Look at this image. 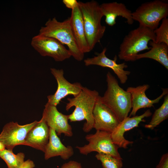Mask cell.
I'll return each mask as SVG.
<instances>
[{"instance_id": "obj_1", "label": "cell", "mask_w": 168, "mask_h": 168, "mask_svg": "<svg viewBox=\"0 0 168 168\" xmlns=\"http://www.w3.org/2000/svg\"><path fill=\"white\" fill-rule=\"evenodd\" d=\"M99 96L96 91L83 87L77 96L67 98L68 102L66 105V110L68 111L72 107H75L73 112L68 115L69 120L71 122L86 120L82 128L85 132L88 133L93 128V112Z\"/></svg>"}, {"instance_id": "obj_2", "label": "cell", "mask_w": 168, "mask_h": 168, "mask_svg": "<svg viewBox=\"0 0 168 168\" xmlns=\"http://www.w3.org/2000/svg\"><path fill=\"white\" fill-rule=\"evenodd\" d=\"M106 81L107 89L104 95L100 96V99L120 122L128 117L131 109V94L119 86L116 78L109 72L106 74Z\"/></svg>"}, {"instance_id": "obj_3", "label": "cell", "mask_w": 168, "mask_h": 168, "mask_svg": "<svg viewBox=\"0 0 168 168\" xmlns=\"http://www.w3.org/2000/svg\"><path fill=\"white\" fill-rule=\"evenodd\" d=\"M82 14L87 43L91 51L96 44L100 42L106 30V27L101 25L103 16L100 5L96 1L83 2H78Z\"/></svg>"}, {"instance_id": "obj_4", "label": "cell", "mask_w": 168, "mask_h": 168, "mask_svg": "<svg viewBox=\"0 0 168 168\" xmlns=\"http://www.w3.org/2000/svg\"><path fill=\"white\" fill-rule=\"evenodd\" d=\"M155 35L153 30L139 26L130 31L124 37L119 48V58L125 61H134L136 55L140 52L149 50L148 44L155 42Z\"/></svg>"}, {"instance_id": "obj_5", "label": "cell", "mask_w": 168, "mask_h": 168, "mask_svg": "<svg viewBox=\"0 0 168 168\" xmlns=\"http://www.w3.org/2000/svg\"><path fill=\"white\" fill-rule=\"evenodd\" d=\"M38 35L54 38L66 45L71 56L78 61H82L84 54L78 48L74 38L70 24L69 18L62 22L54 17L49 18L44 26L40 28Z\"/></svg>"}, {"instance_id": "obj_6", "label": "cell", "mask_w": 168, "mask_h": 168, "mask_svg": "<svg viewBox=\"0 0 168 168\" xmlns=\"http://www.w3.org/2000/svg\"><path fill=\"white\" fill-rule=\"evenodd\" d=\"M168 3L155 0L142 4L132 12L133 20L143 26L154 30L158 27L160 21L167 18Z\"/></svg>"}, {"instance_id": "obj_7", "label": "cell", "mask_w": 168, "mask_h": 168, "mask_svg": "<svg viewBox=\"0 0 168 168\" xmlns=\"http://www.w3.org/2000/svg\"><path fill=\"white\" fill-rule=\"evenodd\" d=\"M85 139L88 144L82 146L76 147L81 154L87 155L91 152H97L122 159L118 152L119 147L112 141L111 133L96 130L95 133L87 135Z\"/></svg>"}, {"instance_id": "obj_8", "label": "cell", "mask_w": 168, "mask_h": 168, "mask_svg": "<svg viewBox=\"0 0 168 168\" xmlns=\"http://www.w3.org/2000/svg\"><path fill=\"white\" fill-rule=\"evenodd\" d=\"M31 44L40 55L52 57L56 61H63L71 56L63 44L52 37L38 35L32 38Z\"/></svg>"}, {"instance_id": "obj_9", "label": "cell", "mask_w": 168, "mask_h": 168, "mask_svg": "<svg viewBox=\"0 0 168 168\" xmlns=\"http://www.w3.org/2000/svg\"><path fill=\"white\" fill-rule=\"evenodd\" d=\"M37 122L35 121L23 125L19 124L17 122H9L4 126L0 133V142L6 149L12 151L16 146L25 145L28 132Z\"/></svg>"}, {"instance_id": "obj_10", "label": "cell", "mask_w": 168, "mask_h": 168, "mask_svg": "<svg viewBox=\"0 0 168 168\" xmlns=\"http://www.w3.org/2000/svg\"><path fill=\"white\" fill-rule=\"evenodd\" d=\"M51 73L57 82L58 87L55 92L47 96L48 103L57 106L61 100L68 95H72L74 97L81 92L83 86L79 82L71 83L68 81L64 76L63 69L51 68Z\"/></svg>"}, {"instance_id": "obj_11", "label": "cell", "mask_w": 168, "mask_h": 168, "mask_svg": "<svg viewBox=\"0 0 168 168\" xmlns=\"http://www.w3.org/2000/svg\"><path fill=\"white\" fill-rule=\"evenodd\" d=\"M93 128L111 133L120 122L113 111L103 103L99 96L93 112Z\"/></svg>"}, {"instance_id": "obj_12", "label": "cell", "mask_w": 168, "mask_h": 168, "mask_svg": "<svg viewBox=\"0 0 168 168\" xmlns=\"http://www.w3.org/2000/svg\"><path fill=\"white\" fill-rule=\"evenodd\" d=\"M42 117L49 127L54 130L58 136L63 134L68 137L72 136V128L68 122V115L59 112L56 106L47 102L44 106Z\"/></svg>"}, {"instance_id": "obj_13", "label": "cell", "mask_w": 168, "mask_h": 168, "mask_svg": "<svg viewBox=\"0 0 168 168\" xmlns=\"http://www.w3.org/2000/svg\"><path fill=\"white\" fill-rule=\"evenodd\" d=\"M152 113L148 110L143 114L140 115L134 116L132 117H127L121 121L113 132L111 136L113 142L119 148L126 149L128 146L133 143V141L125 139L124 135L127 131L138 126L141 122H145L144 119L151 116Z\"/></svg>"}, {"instance_id": "obj_14", "label": "cell", "mask_w": 168, "mask_h": 168, "mask_svg": "<svg viewBox=\"0 0 168 168\" xmlns=\"http://www.w3.org/2000/svg\"><path fill=\"white\" fill-rule=\"evenodd\" d=\"M106 50L107 49L105 47L101 52L97 53L96 56L85 59L84 60L85 65L86 66L96 65L109 68L112 70L117 75L120 83L122 84H125L128 80V76L130 74L129 71L124 69L128 67V65L124 63L120 64L117 63L116 55L113 59L108 58L105 55Z\"/></svg>"}, {"instance_id": "obj_15", "label": "cell", "mask_w": 168, "mask_h": 168, "mask_svg": "<svg viewBox=\"0 0 168 168\" xmlns=\"http://www.w3.org/2000/svg\"><path fill=\"white\" fill-rule=\"evenodd\" d=\"M149 87L148 84H144L127 88L126 91L130 93L131 96L132 110L129 117L135 116L138 111L141 109L153 107L154 104L158 103L163 96L168 94V88H163L162 92L159 96L154 100H151L145 93Z\"/></svg>"}, {"instance_id": "obj_16", "label": "cell", "mask_w": 168, "mask_h": 168, "mask_svg": "<svg viewBox=\"0 0 168 168\" xmlns=\"http://www.w3.org/2000/svg\"><path fill=\"white\" fill-rule=\"evenodd\" d=\"M49 128L44 118L41 119L29 131L25 145L44 152L49 139Z\"/></svg>"}, {"instance_id": "obj_17", "label": "cell", "mask_w": 168, "mask_h": 168, "mask_svg": "<svg viewBox=\"0 0 168 168\" xmlns=\"http://www.w3.org/2000/svg\"><path fill=\"white\" fill-rule=\"evenodd\" d=\"M103 16H105L106 23L110 26L116 24V19L118 16L125 18L129 25H132L134 22L132 12L128 10L124 4L116 2L104 3L100 5Z\"/></svg>"}, {"instance_id": "obj_18", "label": "cell", "mask_w": 168, "mask_h": 168, "mask_svg": "<svg viewBox=\"0 0 168 168\" xmlns=\"http://www.w3.org/2000/svg\"><path fill=\"white\" fill-rule=\"evenodd\" d=\"M70 24L76 43L83 53L90 52L86 39L82 14L78 5L72 10Z\"/></svg>"}, {"instance_id": "obj_19", "label": "cell", "mask_w": 168, "mask_h": 168, "mask_svg": "<svg viewBox=\"0 0 168 168\" xmlns=\"http://www.w3.org/2000/svg\"><path fill=\"white\" fill-rule=\"evenodd\" d=\"M44 153L45 160L60 156L62 159L65 160L73 155L74 151L72 146L64 145L55 130L49 128V140Z\"/></svg>"}, {"instance_id": "obj_20", "label": "cell", "mask_w": 168, "mask_h": 168, "mask_svg": "<svg viewBox=\"0 0 168 168\" xmlns=\"http://www.w3.org/2000/svg\"><path fill=\"white\" fill-rule=\"evenodd\" d=\"M149 50L136 55V60L142 58H149L158 62L168 69V45L164 43H156L150 41Z\"/></svg>"}, {"instance_id": "obj_21", "label": "cell", "mask_w": 168, "mask_h": 168, "mask_svg": "<svg viewBox=\"0 0 168 168\" xmlns=\"http://www.w3.org/2000/svg\"><path fill=\"white\" fill-rule=\"evenodd\" d=\"M162 105L156 110L150 122L145 125V127L153 129L168 118V94L164 96Z\"/></svg>"}, {"instance_id": "obj_22", "label": "cell", "mask_w": 168, "mask_h": 168, "mask_svg": "<svg viewBox=\"0 0 168 168\" xmlns=\"http://www.w3.org/2000/svg\"><path fill=\"white\" fill-rule=\"evenodd\" d=\"M25 157L23 152L15 154L13 151L6 148L0 151V158L5 162L8 168H19L25 161Z\"/></svg>"}, {"instance_id": "obj_23", "label": "cell", "mask_w": 168, "mask_h": 168, "mask_svg": "<svg viewBox=\"0 0 168 168\" xmlns=\"http://www.w3.org/2000/svg\"><path fill=\"white\" fill-rule=\"evenodd\" d=\"M95 157L100 161L103 168H122L123 166L122 159L116 158L110 155L98 153Z\"/></svg>"}, {"instance_id": "obj_24", "label": "cell", "mask_w": 168, "mask_h": 168, "mask_svg": "<svg viewBox=\"0 0 168 168\" xmlns=\"http://www.w3.org/2000/svg\"><path fill=\"white\" fill-rule=\"evenodd\" d=\"M156 43H164L168 45V19H163L160 26L153 30Z\"/></svg>"}, {"instance_id": "obj_25", "label": "cell", "mask_w": 168, "mask_h": 168, "mask_svg": "<svg viewBox=\"0 0 168 168\" xmlns=\"http://www.w3.org/2000/svg\"><path fill=\"white\" fill-rule=\"evenodd\" d=\"M156 168H168V154L167 153L161 156Z\"/></svg>"}, {"instance_id": "obj_26", "label": "cell", "mask_w": 168, "mask_h": 168, "mask_svg": "<svg viewBox=\"0 0 168 168\" xmlns=\"http://www.w3.org/2000/svg\"><path fill=\"white\" fill-rule=\"evenodd\" d=\"M61 168H82V167L80 163L74 161H70L63 164Z\"/></svg>"}, {"instance_id": "obj_27", "label": "cell", "mask_w": 168, "mask_h": 168, "mask_svg": "<svg viewBox=\"0 0 168 168\" xmlns=\"http://www.w3.org/2000/svg\"><path fill=\"white\" fill-rule=\"evenodd\" d=\"M63 2L67 7L72 10L78 5V2L76 0H63Z\"/></svg>"}, {"instance_id": "obj_28", "label": "cell", "mask_w": 168, "mask_h": 168, "mask_svg": "<svg viewBox=\"0 0 168 168\" xmlns=\"http://www.w3.org/2000/svg\"><path fill=\"white\" fill-rule=\"evenodd\" d=\"M35 166L34 162L29 159L25 161L19 168H33Z\"/></svg>"}, {"instance_id": "obj_29", "label": "cell", "mask_w": 168, "mask_h": 168, "mask_svg": "<svg viewBox=\"0 0 168 168\" xmlns=\"http://www.w3.org/2000/svg\"><path fill=\"white\" fill-rule=\"evenodd\" d=\"M5 148V147L4 145L0 142V151L3 150Z\"/></svg>"}]
</instances>
